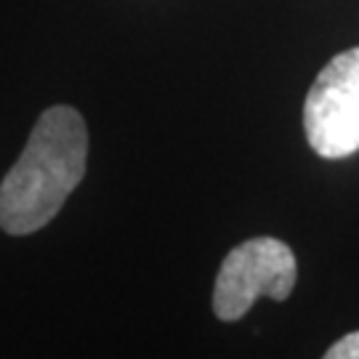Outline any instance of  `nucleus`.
Returning <instances> with one entry per match:
<instances>
[{"label": "nucleus", "mask_w": 359, "mask_h": 359, "mask_svg": "<svg viewBox=\"0 0 359 359\" xmlns=\"http://www.w3.org/2000/svg\"><path fill=\"white\" fill-rule=\"evenodd\" d=\"M88 130L72 107L46 109L29 133L22 157L0 184V226L32 234L51 221L86 176Z\"/></svg>", "instance_id": "f257e3e1"}, {"label": "nucleus", "mask_w": 359, "mask_h": 359, "mask_svg": "<svg viewBox=\"0 0 359 359\" xmlns=\"http://www.w3.org/2000/svg\"><path fill=\"white\" fill-rule=\"evenodd\" d=\"M298 280V264L290 245L274 237H253L226 253L213 287L218 320L237 322L261 295L287 301Z\"/></svg>", "instance_id": "f03ea898"}, {"label": "nucleus", "mask_w": 359, "mask_h": 359, "mask_svg": "<svg viewBox=\"0 0 359 359\" xmlns=\"http://www.w3.org/2000/svg\"><path fill=\"white\" fill-rule=\"evenodd\" d=\"M304 130L320 157L341 160L359 149V48L338 53L311 83Z\"/></svg>", "instance_id": "7ed1b4c3"}, {"label": "nucleus", "mask_w": 359, "mask_h": 359, "mask_svg": "<svg viewBox=\"0 0 359 359\" xmlns=\"http://www.w3.org/2000/svg\"><path fill=\"white\" fill-rule=\"evenodd\" d=\"M322 359H359V330L344 335L333 346L325 351Z\"/></svg>", "instance_id": "20e7f679"}]
</instances>
